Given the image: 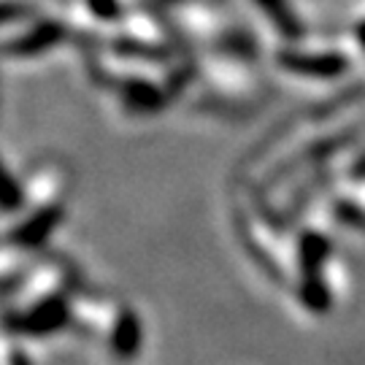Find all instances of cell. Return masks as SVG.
I'll return each instance as SVG.
<instances>
[{"mask_svg": "<svg viewBox=\"0 0 365 365\" xmlns=\"http://www.w3.org/2000/svg\"><path fill=\"white\" fill-rule=\"evenodd\" d=\"M333 244L325 233L319 230H300L298 233V249H295V260H298L300 279H312V276H322L327 260H330Z\"/></svg>", "mask_w": 365, "mask_h": 365, "instance_id": "obj_1", "label": "cell"}, {"mask_svg": "<svg viewBox=\"0 0 365 365\" xmlns=\"http://www.w3.org/2000/svg\"><path fill=\"white\" fill-rule=\"evenodd\" d=\"M279 63L292 71V73H303V76H319V78H336L346 73V60L341 54H282Z\"/></svg>", "mask_w": 365, "mask_h": 365, "instance_id": "obj_2", "label": "cell"}, {"mask_svg": "<svg viewBox=\"0 0 365 365\" xmlns=\"http://www.w3.org/2000/svg\"><path fill=\"white\" fill-rule=\"evenodd\" d=\"M68 322V306L66 300L52 298L43 300L41 306H36L30 314H25L22 319H14L11 327L22 330V333H33V336H41V333H52V330H60V327Z\"/></svg>", "mask_w": 365, "mask_h": 365, "instance_id": "obj_3", "label": "cell"}, {"mask_svg": "<svg viewBox=\"0 0 365 365\" xmlns=\"http://www.w3.org/2000/svg\"><path fill=\"white\" fill-rule=\"evenodd\" d=\"M298 300L306 312L312 314H327L333 309V289L322 276L312 279H300L298 284Z\"/></svg>", "mask_w": 365, "mask_h": 365, "instance_id": "obj_4", "label": "cell"}, {"mask_svg": "<svg viewBox=\"0 0 365 365\" xmlns=\"http://www.w3.org/2000/svg\"><path fill=\"white\" fill-rule=\"evenodd\" d=\"M57 222H60V209H43V211H38L36 217H30L25 225H19L14 238H16L19 244L36 247V244H41V241L49 235V230H52Z\"/></svg>", "mask_w": 365, "mask_h": 365, "instance_id": "obj_5", "label": "cell"}, {"mask_svg": "<svg viewBox=\"0 0 365 365\" xmlns=\"http://www.w3.org/2000/svg\"><path fill=\"white\" fill-rule=\"evenodd\" d=\"M114 352L119 357H133L141 346V322L133 312H125L119 317L117 330H114Z\"/></svg>", "mask_w": 365, "mask_h": 365, "instance_id": "obj_6", "label": "cell"}, {"mask_svg": "<svg viewBox=\"0 0 365 365\" xmlns=\"http://www.w3.org/2000/svg\"><path fill=\"white\" fill-rule=\"evenodd\" d=\"M63 36V30L60 25H54V22H46V25H38L25 41H19L16 46H14V52L19 54H36V52H43V49H49L52 43H57Z\"/></svg>", "mask_w": 365, "mask_h": 365, "instance_id": "obj_7", "label": "cell"}, {"mask_svg": "<svg viewBox=\"0 0 365 365\" xmlns=\"http://www.w3.org/2000/svg\"><path fill=\"white\" fill-rule=\"evenodd\" d=\"M333 217L336 222H341L344 227H354L365 233V209L354 200H336L333 203Z\"/></svg>", "mask_w": 365, "mask_h": 365, "instance_id": "obj_8", "label": "cell"}, {"mask_svg": "<svg viewBox=\"0 0 365 365\" xmlns=\"http://www.w3.org/2000/svg\"><path fill=\"white\" fill-rule=\"evenodd\" d=\"M19 203H22V192H19V187H16V182L9 176V170L0 165V206H6V209H16Z\"/></svg>", "mask_w": 365, "mask_h": 365, "instance_id": "obj_9", "label": "cell"}, {"mask_svg": "<svg viewBox=\"0 0 365 365\" xmlns=\"http://www.w3.org/2000/svg\"><path fill=\"white\" fill-rule=\"evenodd\" d=\"M25 14V6L19 3H0V22H14Z\"/></svg>", "mask_w": 365, "mask_h": 365, "instance_id": "obj_10", "label": "cell"}, {"mask_svg": "<svg viewBox=\"0 0 365 365\" xmlns=\"http://www.w3.org/2000/svg\"><path fill=\"white\" fill-rule=\"evenodd\" d=\"M90 6L95 9V14H101V16H111V14L117 11L114 0H90Z\"/></svg>", "mask_w": 365, "mask_h": 365, "instance_id": "obj_11", "label": "cell"}]
</instances>
